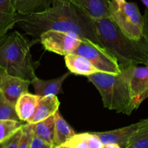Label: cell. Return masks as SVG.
I'll use <instances>...</instances> for the list:
<instances>
[{
  "label": "cell",
  "instance_id": "6da1fadb",
  "mask_svg": "<svg viewBox=\"0 0 148 148\" xmlns=\"http://www.w3.org/2000/svg\"><path fill=\"white\" fill-rule=\"evenodd\" d=\"M15 25L27 35L38 39L48 30H58L77 35L104 49L98 39L93 20L69 1L58 0L49 10L37 14L15 17Z\"/></svg>",
  "mask_w": 148,
  "mask_h": 148
},
{
  "label": "cell",
  "instance_id": "7a4b0ae2",
  "mask_svg": "<svg viewBox=\"0 0 148 148\" xmlns=\"http://www.w3.org/2000/svg\"><path fill=\"white\" fill-rule=\"evenodd\" d=\"M92 20L100 42L115 58L120 68L140 64L147 65V38L140 40L130 39L110 17Z\"/></svg>",
  "mask_w": 148,
  "mask_h": 148
},
{
  "label": "cell",
  "instance_id": "3957f363",
  "mask_svg": "<svg viewBox=\"0 0 148 148\" xmlns=\"http://www.w3.org/2000/svg\"><path fill=\"white\" fill-rule=\"evenodd\" d=\"M39 41H29L18 31L7 34L0 41V68L13 76L31 82L39 62L33 60L30 48Z\"/></svg>",
  "mask_w": 148,
  "mask_h": 148
},
{
  "label": "cell",
  "instance_id": "277c9868",
  "mask_svg": "<svg viewBox=\"0 0 148 148\" xmlns=\"http://www.w3.org/2000/svg\"><path fill=\"white\" fill-rule=\"evenodd\" d=\"M119 74L97 72L87 76L99 91L103 106L108 110L130 115L132 104L128 75L124 68Z\"/></svg>",
  "mask_w": 148,
  "mask_h": 148
},
{
  "label": "cell",
  "instance_id": "5b68a950",
  "mask_svg": "<svg viewBox=\"0 0 148 148\" xmlns=\"http://www.w3.org/2000/svg\"><path fill=\"white\" fill-rule=\"evenodd\" d=\"M109 7L111 18L127 37L133 40L147 38L146 15H142L136 3L125 1L118 5L110 0Z\"/></svg>",
  "mask_w": 148,
  "mask_h": 148
},
{
  "label": "cell",
  "instance_id": "8992f818",
  "mask_svg": "<svg viewBox=\"0 0 148 148\" xmlns=\"http://www.w3.org/2000/svg\"><path fill=\"white\" fill-rule=\"evenodd\" d=\"M72 54L78 55L89 61L99 72L119 74L121 72L119 64L105 49L88 40H82Z\"/></svg>",
  "mask_w": 148,
  "mask_h": 148
},
{
  "label": "cell",
  "instance_id": "52a82bcc",
  "mask_svg": "<svg viewBox=\"0 0 148 148\" xmlns=\"http://www.w3.org/2000/svg\"><path fill=\"white\" fill-rule=\"evenodd\" d=\"M82 39L73 33L58 30H48L39 36V41L45 49L60 55L72 54Z\"/></svg>",
  "mask_w": 148,
  "mask_h": 148
},
{
  "label": "cell",
  "instance_id": "ba28073f",
  "mask_svg": "<svg viewBox=\"0 0 148 148\" xmlns=\"http://www.w3.org/2000/svg\"><path fill=\"white\" fill-rule=\"evenodd\" d=\"M121 68H124L127 71L133 107L137 110L148 97L147 65H132Z\"/></svg>",
  "mask_w": 148,
  "mask_h": 148
},
{
  "label": "cell",
  "instance_id": "9c48e42d",
  "mask_svg": "<svg viewBox=\"0 0 148 148\" xmlns=\"http://www.w3.org/2000/svg\"><path fill=\"white\" fill-rule=\"evenodd\" d=\"M30 82L13 76L0 68V94L13 105L19 97L27 92Z\"/></svg>",
  "mask_w": 148,
  "mask_h": 148
},
{
  "label": "cell",
  "instance_id": "30bf717a",
  "mask_svg": "<svg viewBox=\"0 0 148 148\" xmlns=\"http://www.w3.org/2000/svg\"><path fill=\"white\" fill-rule=\"evenodd\" d=\"M147 119L141 120L137 123H133L130 126H124L119 129H114L112 131L103 132H92L96 135L103 145L108 144H116L121 148H126L130 137L133 133L145 123Z\"/></svg>",
  "mask_w": 148,
  "mask_h": 148
},
{
  "label": "cell",
  "instance_id": "8fae6325",
  "mask_svg": "<svg viewBox=\"0 0 148 148\" xmlns=\"http://www.w3.org/2000/svg\"><path fill=\"white\" fill-rule=\"evenodd\" d=\"M92 20L111 18L110 0H68Z\"/></svg>",
  "mask_w": 148,
  "mask_h": 148
},
{
  "label": "cell",
  "instance_id": "7c38bea8",
  "mask_svg": "<svg viewBox=\"0 0 148 148\" xmlns=\"http://www.w3.org/2000/svg\"><path fill=\"white\" fill-rule=\"evenodd\" d=\"M69 73H66L62 76L51 80H42L38 77L31 81L30 84L34 87L36 95L39 97H46L55 95L62 93V85L64 81L69 76Z\"/></svg>",
  "mask_w": 148,
  "mask_h": 148
},
{
  "label": "cell",
  "instance_id": "4fadbf2b",
  "mask_svg": "<svg viewBox=\"0 0 148 148\" xmlns=\"http://www.w3.org/2000/svg\"><path fill=\"white\" fill-rule=\"evenodd\" d=\"M40 97L36 94H30L27 91L23 93L19 97L14 107L20 120L26 123L30 120L36 112Z\"/></svg>",
  "mask_w": 148,
  "mask_h": 148
},
{
  "label": "cell",
  "instance_id": "5bb4252c",
  "mask_svg": "<svg viewBox=\"0 0 148 148\" xmlns=\"http://www.w3.org/2000/svg\"><path fill=\"white\" fill-rule=\"evenodd\" d=\"M60 102L55 95L40 97L36 112L27 123L35 124L53 115L59 110Z\"/></svg>",
  "mask_w": 148,
  "mask_h": 148
},
{
  "label": "cell",
  "instance_id": "9a60e30c",
  "mask_svg": "<svg viewBox=\"0 0 148 148\" xmlns=\"http://www.w3.org/2000/svg\"><path fill=\"white\" fill-rule=\"evenodd\" d=\"M16 15L14 0H0V41L14 26Z\"/></svg>",
  "mask_w": 148,
  "mask_h": 148
},
{
  "label": "cell",
  "instance_id": "2e32d148",
  "mask_svg": "<svg viewBox=\"0 0 148 148\" xmlns=\"http://www.w3.org/2000/svg\"><path fill=\"white\" fill-rule=\"evenodd\" d=\"M57 1L58 0H14V6L17 14H37L50 9Z\"/></svg>",
  "mask_w": 148,
  "mask_h": 148
},
{
  "label": "cell",
  "instance_id": "e0dca14e",
  "mask_svg": "<svg viewBox=\"0 0 148 148\" xmlns=\"http://www.w3.org/2000/svg\"><path fill=\"white\" fill-rule=\"evenodd\" d=\"M64 60L69 71L75 75L88 76L99 72L89 61L78 55L69 54L65 55Z\"/></svg>",
  "mask_w": 148,
  "mask_h": 148
},
{
  "label": "cell",
  "instance_id": "ac0fdd59",
  "mask_svg": "<svg viewBox=\"0 0 148 148\" xmlns=\"http://www.w3.org/2000/svg\"><path fill=\"white\" fill-rule=\"evenodd\" d=\"M75 134V131L64 120L60 113H54V135L53 146L63 145Z\"/></svg>",
  "mask_w": 148,
  "mask_h": 148
},
{
  "label": "cell",
  "instance_id": "d6986e66",
  "mask_svg": "<svg viewBox=\"0 0 148 148\" xmlns=\"http://www.w3.org/2000/svg\"><path fill=\"white\" fill-rule=\"evenodd\" d=\"M33 133L45 142L53 146L54 114L42 121L33 124Z\"/></svg>",
  "mask_w": 148,
  "mask_h": 148
},
{
  "label": "cell",
  "instance_id": "ffe728a7",
  "mask_svg": "<svg viewBox=\"0 0 148 148\" xmlns=\"http://www.w3.org/2000/svg\"><path fill=\"white\" fill-rule=\"evenodd\" d=\"M126 148H148V120L133 133Z\"/></svg>",
  "mask_w": 148,
  "mask_h": 148
},
{
  "label": "cell",
  "instance_id": "44dd1931",
  "mask_svg": "<svg viewBox=\"0 0 148 148\" xmlns=\"http://www.w3.org/2000/svg\"><path fill=\"white\" fill-rule=\"evenodd\" d=\"M24 123L12 120H0V145L23 127Z\"/></svg>",
  "mask_w": 148,
  "mask_h": 148
},
{
  "label": "cell",
  "instance_id": "7402d4cb",
  "mask_svg": "<svg viewBox=\"0 0 148 148\" xmlns=\"http://www.w3.org/2000/svg\"><path fill=\"white\" fill-rule=\"evenodd\" d=\"M0 120H12L20 121L15 111L14 105L9 102L0 94Z\"/></svg>",
  "mask_w": 148,
  "mask_h": 148
},
{
  "label": "cell",
  "instance_id": "603a6c76",
  "mask_svg": "<svg viewBox=\"0 0 148 148\" xmlns=\"http://www.w3.org/2000/svg\"><path fill=\"white\" fill-rule=\"evenodd\" d=\"M33 134V124L28 123L23 124L18 148H30Z\"/></svg>",
  "mask_w": 148,
  "mask_h": 148
},
{
  "label": "cell",
  "instance_id": "cb8c5ba5",
  "mask_svg": "<svg viewBox=\"0 0 148 148\" xmlns=\"http://www.w3.org/2000/svg\"><path fill=\"white\" fill-rule=\"evenodd\" d=\"M64 144L67 145L69 148H88V132L75 133Z\"/></svg>",
  "mask_w": 148,
  "mask_h": 148
},
{
  "label": "cell",
  "instance_id": "d4e9b609",
  "mask_svg": "<svg viewBox=\"0 0 148 148\" xmlns=\"http://www.w3.org/2000/svg\"><path fill=\"white\" fill-rule=\"evenodd\" d=\"M22 128L3 142L0 145V148H18L19 142L22 135Z\"/></svg>",
  "mask_w": 148,
  "mask_h": 148
},
{
  "label": "cell",
  "instance_id": "484cf974",
  "mask_svg": "<svg viewBox=\"0 0 148 148\" xmlns=\"http://www.w3.org/2000/svg\"><path fill=\"white\" fill-rule=\"evenodd\" d=\"M88 148H103L104 145L101 139L93 133L88 132Z\"/></svg>",
  "mask_w": 148,
  "mask_h": 148
},
{
  "label": "cell",
  "instance_id": "4316f807",
  "mask_svg": "<svg viewBox=\"0 0 148 148\" xmlns=\"http://www.w3.org/2000/svg\"><path fill=\"white\" fill-rule=\"evenodd\" d=\"M30 148H53V146L46 143L44 141L33 134Z\"/></svg>",
  "mask_w": 148,
  "mask_h": 148
},
{
  "label": "cell",
  "instance_id": "83f0119b",
  "mask_svg": "<svg viewBox=\"0 0 148 148\" xmlns=\"http://www.w3.org/2000/svg\"><path fill=\"white\" fill-rule=\"evenodd\" d=\"M103 148H121L116 144H108V145H104Z\"/></svg>",
  "mask_w": 148,
  "mask_h": 148
},
{
  "label": "cell",
  "instance_id": "f1b7e54d",
  "mask_svg": "<svg viewBox=\"0 0 148 148\" xmlns=\"http://www.w3.org/2000/svg\"><path fill=\"white\" fill-rule=\"evenodd\" d=\"M53 148H69V147L65 144H63V145H58V146H53Z\"/></svg>",
  "mask_w": 148,
  "mask_h": 148
},
{
  "label": "cell",
  "instance_id": "f546056e",
  "mask_svg": "<svg viewBox=\"0 0 148 148\" xmlns=\"http://www.w3.org/2000/svg\"><path fill=\"white\" fill-rule=\"evenodd\" d=\"M114 1H115V2L119 5V4H122V3L125 2L126 0H114Z\"/></svg>",
  "mask_w": 148,
  "mask_h": 148
},
{
  "label": "cell",
  "instance_id": "4dcf8cb0",
  "mask_svg": "<svg viewBox=\"0 0 148 148\" xmlns=\"http://www.w3.org/2000/svg\"><path fill=\"white\" fill-rule=\"evenodd\" d=\"M141 1L143 2V4L145 6L146 8L148 7V0H141Z\"/></svg>",
  "mask_w": 148,
  "mask_h": 148
},
{
  "label": "cell",
  "instance_id": "1f68e13d",
  "mask_svg": "<svg viewBox=\"0 0 148 148\" xmlns=\"http://www.w3.org/2000/svg\"><path fill=\"white\" fill-rule=\"evenodd\" d=\"M63 1H68V0H63Z\"/></svg>",
  "mask_w": 148,
  "mask_h": 148
}]
</instances>
